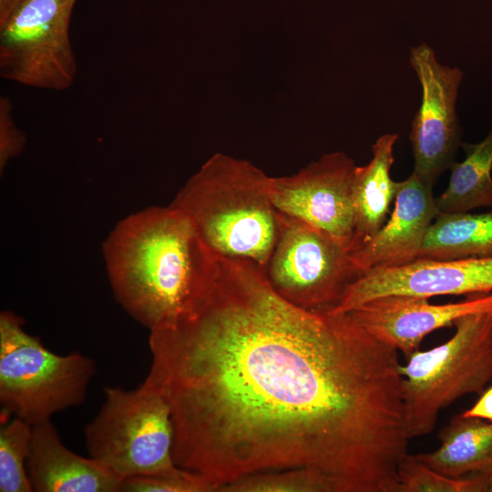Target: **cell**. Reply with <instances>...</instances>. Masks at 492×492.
<instances>
[{
    "mask_svg": "<svg viewBox=\"0 0 492 492\" xmlns=\"http://www.w3.org/2000/svg\"><path fill=\"white\" fill-rule=\"evenodd\" d=\"M149 346L173 460L213 491L290 468L335 492L399 491L409 437L397 351L348 313L298 307L256 263L214 254L188 310Z\"/></svg>",
    "mask_w": 492,
    "mask_h": 492,
    "instance_id": "1",
    "label": "cell"
},
{
    "mask_svg": "<svg viewBox=\"0 0 492 492\" xmlns=\"http://www.w3.org/2000/svg\"><path fill=\"white\" fill-rule=\"evenodd\" d=\"M102 249L117 302L149 332L177 323L214 261L189 218L170 204L125 217Z\"/></svg>",
    "mask_w": 492,
    "mask_h": 492,
    "instance_id": "2",
    "label": "cell"
},
{
    "mask_svg": "<svg viewBox=\"0 0 492 492\" xmlns=\"http://www.w3.org/2000/svg\"><path fill=\"white\" fill-rule=\"evenodd\" d=\"M270 180L250 161L215 153L170 205L189 218L212 252L254 262L264 271L279 232Z\"/></svg>",
    "mask_w": 492,
    "mask_h": 492,
    "instance_id": "3",
    "label": "cell"
},
{
    "mask_svg": "<svg viewBox=\"0 0 492 492\" xmlns=\"http://www.w3.org/2000/svg\"><path fill=\"white\" fill-rule=\"evenodd\" d=\"M454 326L449 340L400 364L409 439L430 434L442 410L464 395H481L492 379V310L462 316Z\"/></svg>",
    "mask_w": 492,
    "mask_h": 492,
    "instance_id": "4",
    "label": "cell"
},
{
    "mask_svg": "<svg viewBox=\"0 0 492 492\" xmlns=\"http://www.w3.org/2000/svg\"><path fill=\"white\" fill-rule=\"evenodd\" d=\"M24 323L10 311L0 313V405L2 414L34 426L85 403L96 364L78 352H51Z\"/></svg>",
    "mask_w": 492,
    "mask_h": 492,
    "instance_id": "5",
    "label": "cell"
},
{
    "mask_svg": "<svg viewBox=\"0 0 492 492\" xmlns=\"http://www.w3.org/2000/svg\"><path fill=\"white\" fill-rule=\"evenodd\" d=\"M104 395L84 428L88 456L123 480L174 470V427L162 393L145 380L132 390L104 387Z\"/></svg>",
    "mask_w": 492,
    "mask_h": 492,
    "instance_id": "6",
    "label": "cell"
},
{
    "mask_svg": "<svg viewBox=\"0 0 492 492\" xmlns=\"http://www.w3.org/2000/svg\"><path fill=\"white\" fill-rule=\"evenodd\" d=\"M77 0H22L0 26V75L26 87L63 91L77 74L70 21Z\"/></svg>",
    "mask_w": 492,
    "mask_h": 492,
    "instance_id": "7",
    "label": "cell"
},
{
    "mask_svg": "<svg viewBox=\"0 0 492 492\" xmlns=\"http://www.w3.org/2000/svg\"><path fill=\"white\" fill-rule=\"evenodd\" d=\"M264 274L281 297L313 311L331 310L360 276L343 244L281 212L277 240Z\"/></svg>",
    "mask_w": 492,
    "mask_h": 492,
    "instance_id": "8",
    "label": "cell"
},
{
    "mask_svg": "<svg viewBox=\"0 0 492 492\" xmlns=\"http://www.w3.org/2000/svg\"><path fill=\"white\" fill-rule=\"evenodd\" d=\"M355 167L344 152L336 151L323 155L292 175L271 177L272 203L279 212L323 231L350 251Z\"/></svg>",
    "mask_w": 492,
    "mask_h": 492,
    "instance_id": "9",
    "label": "cell"
},
{
    "mask_svg": "<svg viewBox=\"0 0 492 492\" xmlns=\"http://www.w3.org/2000/svg\"><path fill=\"white\" fill-rule=\"evenodd\" d=\"M410 64L422 87L421 105L409 135L415 161L413 172L434 186L455 162L460 145L456 101L463 73L440 64L432 47L424 43L411 48Z\"/></svg>",
    "mask_w": 492,
    "mask_h": 492,
    "instance_id": "10",
    "label": "cell"
},
{
    "mask_svg": "<svg viewBox=\"0 0 492 492\" xmlns=\"http://www.w3.org/2000/svg\"><path fill=\"white\" fill-rule=\"evenodd\" d=\"M492 292V256L457 260L415 261L360 275L330 311L348 313L364 302L386 295L430 299L439 295Z\"/></svg>",
    "mask_w": 492,
    "mask_h": 492,
    "instance_id": "11",
    "label": "cell"
},
{
    "mask_svg": "<svg viewBox=\"0 0 492 492\" xmlns=\"http://www.w3.org/2000/svg\"><path fill=\"white\" fill-rule=\"evenodd\" d=\"M492 310V292L466 295L444 304L411 295H386L370 300L348 313L372 335L408 358L430 333L454 326L462 316Z\"/></svg>",
    "mask_w": 492,
    "mask_h": 492,
    "instance_id": "12",
    "label": "cell"
},
{
    "mask_svg": "<svg viewBox=\"0 0 492 492\" xmlns=\"http://www.w3.org/2000/svg\"><path fill=\"white\" fill-rule=\"evenodd\" d=\"M437 214L433 186L414 172L400 181L390 219L350 253L359 274L418 259L425 232Z\"/></svg>",
    "mask_w": 492,
    "mask_h": 492,
    "instance_id": "13",
    "label": "cell"
},
{
    "mask_svg": "<svg viewBox=\"0 0 492 492\" xmlns=\"http://www.w3.org/2000/svg\"><path fill=\"white\" fill-rule=\"evenodd\" d=\"M26 469L36 492H118L123 479L69 450L50 421L32 426Z\"/></svg>",
    "mask_w": 492,
    "mask_h": 492,
    "instance_id": "14",
    "label": "cell"
},
{
    "mask_svg": "<svg viewBox=\"0 0 492 492\" xmlns=\"http://www.w3.org/2000/svg\"><path fill=\"white\" fill-rule=\"evenodd\" d=\"M396 133L380 136L372 147V159L356 166L353 180L354 230L349 253L371 239L385 223L400 181L390 171L394 164Z\"/></svg>",
    "mask_w": 492,
    "mask_h": 492,
    "instance_id": "15",
    "label": "cell"
},
{
    "mask_svg": "<svg viewBox=\"0 0 492 492\" xmlns=\"http://www.w3.org/2000/svg\"><path fill=\"white\" fill-rule=\"evenodd\" d=\"M440 446L413 455L428 467L450 477L492 475V421L456 416L439 434Z\"/></svg>",
    "mask_w": 492,
    "mask_h": 492,
    "instance_id": "16",
    "label": "cell"
},
{
    "mask_svg": "<svg viewBox=\"0 0 492 492\" xmlns=\"http://www.w3.org/2000/svg\"><path fill=\"white\" fill-rule=\"evenodd\" d=\"M488 256H492V212H453L436 216L425 232L418 259Z\"/></svg>",
    "mask_w": 492,
    "mask_h": 492,
    "instance_id": "17",
    "label": "cell"
},
{
    "mask_svg": "<svg viewBox=\"0 0 492 492\" xmlns=\"http://www.w3.org/2000/svg\"><path fill=\"white\" fill-rule=\"evenodd\" d=\"M465 158L454 162L446 190L436 198L438 213L492 208V126L479 143H462Z\"/></svg>",
    "mask_w": 492,
    "mask_h": 492,
    "instance_id": "18",
    "label": "cell"
},
{
    "mask_svg": "<svg viewBox=\"0 0 492 492\" xmlns=\"http://www.w3.org/2000/svg\"><path fill=\"white\" fill-rule=\"evenodd\" d=\"M32 425L1 413L0 491L32 492L26 469Z\"/></svg>",
    "mask_w": 492,
    "mask_h": 492,
    "instance_id": "19",
    "label": "cell"
},
{
    "mask_svg": "<svg viewBox=\"0 0 492 492\" xmlns=\"http://www.w3.org/2000/svg\"><path fill=\"white\" fill-rule=\"evenodd\" d=\"M219 492H335L332 483L308 468H290L243 477Z\"/></svg>",
    "mask_w": 492,
    "mask_h": 492,
    "instance_id": "20",
    "label": "cell"
},
{
    "mask_svg": "<svg viewBox=\"0 0 492 492\" xmlns=\"http://www.w3.org/2000/svg\"><path fill=\"white\" fill-rule=\"evenodd\" d=\"M397 475L399 492H485L489 479L484 476L450 477L428 467L408 453L401 459Z\"/></svg>",
    "mask_w": 492,
    "mask_h": 492,
    "instance_id": "21",
    "label": "cell"
},
{
    "mask_svg": "<svg viewBox=\"0 0 492 492\" xmlns=\"http://www.w3.org/2000/svg\"><path fill=\"white\" fill-rule=\"evenodd\" d=\"M126 492H212V487L200 476L177 466L158 475L139 476L123 480Z\"/></svg>",
    "mask_w": 492,
    "mask_h": 492,
    "instance_id": "22",
    "label": "cell"
},
{
    "mask_svg": "<svg viewBox=\"0 0 492 492\" xmlns=\"http://www.w3.org/2000/svg\"><path fill=\"white\" fill-rule=\"evenodd\" d=\"M25 134L16 127L12 117V104L7 97L0 99V170L3 173L9 161L25 149Z\"/></svg>",
    "mask_w": 492,
    "mask_h": 492,
    "instance_id": "23",
    "label": "cell"
},
{
    "mask_svg": "<svg viewBox=\"0 0 492 492\" xmlns=\"http://www.w3.org/2000/svg\"><path fill=\"white\" fill-rule=\"evenodd\" d=\"M466 417H478L492 421V386L485 390L469 409L460 414Z\"/></svg>",
    "mask_w": 492,
    "mask_h": 492,
    "instance_id": "24",
    "label": "cell"
},
{
    "mask_svg": "<svg viewBox=\"0 0 492 492\" xmlns=\"http://www.w3.org/2000/svg\"><path fill=\"white\" fill-rule=\"evenodd\" d=\"M22 0H0V26L3 25Z\"/></svg>",
    "mask_w": 492,
    "mask_h": 492,
    "instance_id": "25",
    "label": "cell"
},
{
    "mask_svg": "<svg viewBox=\"0 0 492 492\" xmlns=\"http://www.w3.org/2000/svg\"><path fill=\"white\" fill-rule=\"evenodd\" d=\"M487 491L492 492V475L490 476V477L488 479Z\"/></svg>",
    "mask_w": 492,
    "mask_h": 492,
    "instance_id": "26",
    "label": "cell"
}]
</instances>
